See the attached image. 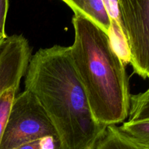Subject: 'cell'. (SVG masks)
<instances>
[{"mask_svg": "<svg viewBox=\"0 0 149 149\" xmlns=\"http://www.w3.org/2000/svg\"><path fill=\"white\" fill-rule=\"evenodd\" d=\"M25 90L34 95L53 125L61 149H93L107 127L92 113L69 47L55 45L32 55Z\"/></svg>", "mask_w": 149, "mask_h": 149, "instance_id": "obj_1", "label": "cell"}, {"mask_svg": "<svg viewBox=\"0 0 149 149\" xmlns=\"http://www.w3.org/2000/svg\"><path fill=\"white\" fill-rule=\"evenodd\" d=\"M71 21L74 40L70 55L95 119L106 127L124 123L131 95L125 64L110 36L94 23L79 15Z\"/></svg>", "mask_w": 149, "mask_h": 149, "instance_id": "obj_2", "label": "cell"}, {"mask_svg": "<svg viewBox=\"0 0 149 149\" xmlns=\"http://www.w3.org/2000/svg\"><path fill=\"white\" fill-rule=\"evenodd\" d=\"M45 137L58 139L53 125L36 97L24 90L15 97L0 149H16Z\"/></svg>", "mask_w": 149, "mask_h": 149, "instance_id": "obj_3", "label": "cell"}, {"mask_svg": "<svg viewBox=\"0 0 149 149\" xmlns=\"http://www.w3.org/2000/svg\"><path fill=\"white\" fill-rule=\"evenodd\" d=\"M117 16L134 74L149 76V0H118Z\"/></svg>", "mask_w": 149, "mask_h": 149, "instance_id": "obj_4", "label": "cell"}, {"mask_svg": "<svg viewBox=\"0 0 149 149\" xmlns=\"http://www.w3.org/2000/svg\"><path fill=\"white\" fill-rule=\"evenodd\" d=\"M31 56L29 41L22 34L4 41L0 49V97L8 89L20 86Z\"/></svg>", "mask_w": 149, "mask_h": 149, "instance_id": "obj_5", "label": "cell"}, {"mask_svg": "<svg viewBox=\"0 0 149 149\" xmlns=\"http://www.w3.org/2000/svg\"><path fill=\"white\" fill-rule=\"evenodd\" d=\"M72 10L89 20L109 36L111 29V19L103 0H63Z\"/></svg>", "mask_w": 149, "mask_h": 149, "instance_id": "obj_6", "label": "cell"}, {"mask_svg": "<svg viewBox=\"0 0 149 149\" xmlns=\"http://www.w3.org/2000/svg\"><path fill=\"white\" fill-rule=\"evenodd\" d=\"M93 149H141L124 135L119 127L109 125Z\"/></svg>", "mask_w": 149, "mask_h": 149, "instance_id": "obj_7", "label": "cell"}, {"mask_svg": "<svg viewBox=\"0 0 149 149\" xmlns=\"http://www.w3.org/2000/svg\"><path fill=\"white\" fill-rule=\"evenodd\" d=\"M121 132L141 149H149V119L126 122L119 127Z\"/></svg>", "mask_w": 149, "mask_h": 149, "instance_id": "obj_8", "label": "cell"}, {"mask_svg": "<svg viewBox=\"0 0 149 149\" xmlns=\"http://www.w3.org/2000/svg\"><path fill=\"white\" fill-rule=\"evenodd\" d=\"M128 122H141L149 119V89L144 93L130 95Z\"/></svg>", "mask_w": 149, "mask_h": 149, "instance_id": "obj_9", "label": "cell"}, {"mask_svg": "<svg viewBox=\"0 0 149 149\" xmlns=\"http://www.w3.org/2000/svg\"><path fill=\"white\" fill-rule=\"evenodd\" d=\"M19 86H15L6 90L0 97V145L5 130L9 114L13 101L17 95Z\"/></svg>", "mask_w": 149, "mask_h": 149, "instance_id": "obj_10", "label": "cell"}, {"mask_svg": "<svg viewBox=\"0 0 149 149\" xmlns=\"http://www.w3.org/2000/svg\"><path fill=\"white\" fill-rule=\"evenodd\" d=\"M9 4L8 0H0V42H4L8 37L5 31V23Z\"/></svg>", "mask_w": 149, "mask_h": 149, "instance_id": "obj_11", "label": "cell"}, {"mask_svg": "<svg viewBox=\"0 0 149 149\" xmlns=\"http://www.w3.org/2000/svg\"><path fill=\"white\" fill-rule=\"evenodd\" d=\"M16 149H41L40 139L33 141V142H31L29 143L25 144Z\"/></svg>", "mask_w": 149, "mask_h": 149, "instance_id": "obj_12", "label": "cell"}, {"mask_svg": "<svg viewBox=\"0 0 149 149\" xmlns=\"http://www.w3.org/2000/svg\"><path fill=\"white\" fill-rule=\"evenodd\" d=\"M4 42H0V49H1V47H2L3 43H4Z\"/></svg>", "mask_w": 149, "mask_h": 149, "instance_id": "obj_13", "label": "cell"}, {"mask_svg": "<svg viewBox=\"0 0 149 149\" xmlns=\"http://www.w3.org/2000/svg\"><path fill=\"white\" fill-rule=\"evenodd\" d=\"M148 79H149V76H148Z\"/></svg>", "mask_w": 149, "mask_h": 149, "instance_id": "obj_14", "label": "cell"}]
</instances>
